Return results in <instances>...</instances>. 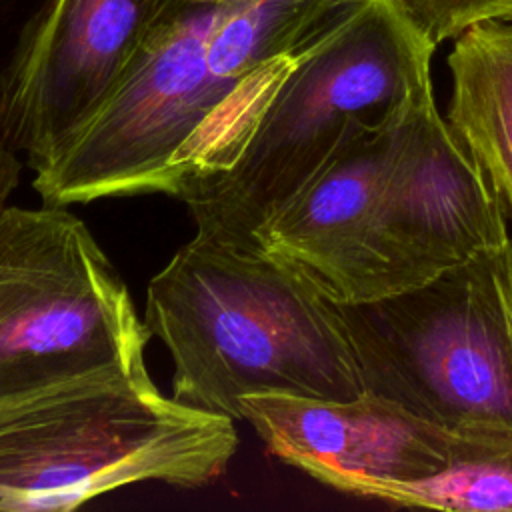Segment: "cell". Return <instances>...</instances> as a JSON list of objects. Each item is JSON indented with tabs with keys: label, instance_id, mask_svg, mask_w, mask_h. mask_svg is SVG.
<instances>
[{
	"label": "cell",
	"instance_id": "6da1fadb",
	"mask_svg": "<svg viewBox=\"0 0 512 512\" xmlns=\"http://www.w3.org/2000/svg\"><path fill=\"white\" fill-rule=\"evenodd\" d=\"M508 238L506 212L434 92L346 144L256 232L340 304L412 290Z\"/></svg>",
	"mask_w": 512,
	"mask_h": 512
},
{
	"label": "cell",
	"instance_id": "7a4b0ae2",
	"mask_svg": "<svg viewBox=\"0 0 512 512\" xmlns=\"http://www.w3.org/2000/svg\"><path fill=\"white\" fill-rule=\"evenodd\" d=\"M144 324L168 350L172 396L242 420L240 398L366 394L342 304L262 246L194 234L148 282Z\"/></svg>",
	"mask_w": 512,
	"mask_h": 512
},
{
	"label": "cell",
	"instance_id": "3957f363",
	"mask_svg": "<svg viewBox=\"0 0 512 512\" xmlns=\"http://www.w3.org/2000/svg\"><path fill=\"white\" fill-rule=\"evenodd\" d=\"M430 42L394 0H360L294 56L240 142L178 194L196 234L256 232L352 140L432 94Z\"/></svg>",
	"mask_w": 512,
	"mask_h": 512
},
{
	"label": "cell",
	"instance_id": "277c9868",
	"mask_svg": "<svg viewBox=\"0 0 512 512\" xmlns=\"http://www.w3.org/2000/svg\"><path fill=\"white\" fill-rule=\"evenodd\" d=\"M236 420L166 396L148 368L102 370L0 402V512H66L140 482L202 488Z\"/></svg>",
	"mask_w": 512,
	"mask_h": 512
},
{
	"label": "cell",
	"instance_id": "5b68a950",
	"mask_svg": "<svg viewBox=\"0 0 512 512\" xmlns=\"http://www.w3.org/2000/svg\"><path fill=\"white\" fill-rule=\"evenodd\" d=\"M342 310L366 392L444 430L512 432V238Z\"/></svg>",
	"mask_w": 512,
	"mask_h": 512
},
{
	"label": "cell",
	"instance_id": "8992f818",
	"mask_svg": "<svg viewBox=\"0 0 512 512\" xmlns=\"http://www.w3.org/2000/svg\"><path fill=\"white\" fill-rule=\"evenodd\" d=\"M150 330L118 268L66 206L0 212V402L144 368Z\"/></svg>",
	"mask_w": 512,
	"mask_h": 512
},
{
	"label": "cell",
	"instance_id": "52a82bcc",
	"mask_svg": "<svg viewBox=\"0 0 512 512\" xmlns=\"http://www.w3.org/2000/svg\"><path fill=\"white\" fill-rule=\"evenodd\" d=\"M172 0H44L0 78V122L34 172L112 94Z\"/></svg>",
	"mask_w": 512,
	"mask_h": 512
},
{
	"label": "cell",
	"instance_id": "ba28073f",
	"mask_svg": "<svg viewBox=\"0 0 512 512\" xmlns=\"http://www.w3.org/2000/svg\"><path fill=\"white\" fill-rule=\"evenodd\" d=\"M240 416L276 458L324 486L360 498L378 486L444 470L464 436L372 392L354 400L246 394L240 398Z\"/></svg>",
	"mask_w": 512,
	"mask_h": 512
},
{
	"label": "cell",
	"instance_id": "9c48e42d",
	"mask_svg": "<svg viewBox=\"0 0 512 512\" xmlns=\"http://www.w3.org/2000/svg\"><path fill=\"white\" fill-rule=\"evenodd\" d=\"M448 68L452 96L444 120L512 218V22L464 30Z\"/></svg>",
	"mask_w": 512,
	"mask_h": 512
},
{
	"label": "cell",
	"instance_id": "30bf717a",
	"mask_svg": "<svg viewBox=\"0 0 512 512\" xmlns=\"http://www.w3.org/2000/svg\"><path fill=\"white\" fill-rule=\"evenodd\" d=\"M360 0H236L208 38L210 70L240 88L270 62L296 56Z\"/></svg>",
	"mask_w": 512,
	"mask_h": 512
},
{
	"label": "cell",
	"instance_id": "8fae6325",
	"mask_svg": "<svg viewBox=\"0 0 512 512\" xmlns=\"http://www.w3.org/2000/svg\"><path fill=\"white\" fill-rule=\"evenodd\" d=\"M370 500L452 512H512V432H464L440 472L374 488Z\"/></svg>",
	"mask_w": 512,
	"mask_h": 512
},
{
	"label": "cell",
	"instance_id": "7c38bea8",
	"mask_svg": "<svg viewBox=\"0 0 512 512\" xmlns=\"http://www.w3.org/2000/svg\"><path fill=\"white\" fill-rule=\"evenodd\" d=\"M436 46L486 22H512V0H394Z\"/></svg>",
	"mask_w": 512,
	"mask_h": 512
},
{
	"label": "cell",
	"instance_id": "4fadbf2b",
	"mask_svg": "<svg viewBox=\"0 0 512 512\" xmlns=\"http://www.w3.org/2000/svg\"><path fill=\"white\" fill-rule=\"evenodd\" d=\"M22 168L24 162L20 154L8 144L0 122V212L8 206V200L20 182Z\"/></svg>",
	"mask_w": 512,
	"mask_h": 512
},
{
	"label": "cell",
	"instance_id": "5bb4252c",
	"mask_svg": "<svg viewBox=\"0 0 512 512\" xmlns=\"http://www.w3.org/2000/svg\"><path fill=\"white\" fill-rule=\"evenodd\" d=\"M216 2H236V0H172V4H216Z\"/></svg>",
	"mask_w": 512,
	"mask_h": 512
}]
</instances>
